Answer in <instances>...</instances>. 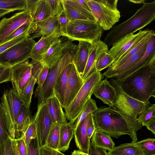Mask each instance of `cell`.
Here are the masks:
<instances>
[{"label":"cell","mask_w":155,"mask_h":155,"mask_svg":"<svg viewBox=\"0 0 155 155\" xmlns=\"http://www.w3.org/2000/svg\"><path fill=\"white\" fill-rule=\"evenodd\" d=\"M103 78L100 72L95 70L86 78L72 101L64 109L67 119L69 122L72 123L76 119Z\"/></svg>","instance_id":"obj_4"},{"label":"cell","mask_w":155,"mask_h":155,"mask_svg":"<svg viewBox=\"0 0 155 155\" xmlns=\"http://www.w3.org/2000/svg\"><path fill=\"white\" fill-rule=\"evenodd\" d=\"M49 70V68L44 64L36 78V82L38 84V86L36 88H39L42 86L46 80Z\"/></svg>","instance_id":"obj_47"},{"label":"cell","mask_w":155,"mask_h":155,"mask_svg":"<svg viewBox=\"0 0 155 155\" xmlns=\"http://www.w3.org/2000/svg\"><path fill=\"white\" fill-rule=\"evenodd\" d=\"M61 36L59 31H55L48 36L41 37L33 47L29 58L40 61L43 55Z\"/></svg>","instance_id":"obj_22"},{"label":"cell","mask_w":155,"mask_h":155,"mask_svg":"<svg viewBox=\"0 0 155 155\" xmlns=\"http://www.w3.org/2000/svg\"><path fill=\"white\" fill-rule=\"evenodd\" d=\"M109 82L116 91V96L111 107L125 114L135 121L141 123L137 117L150 106V103L139 101L128 95L122 90L115 79L111 78Z\"/></svg>","instance_id":"obj_8"},{"label":"cell","mask_w":155,"mask_h":155,"mask_svg":"<svg viewBox=\"0 0 155 155\" xmlns=\"http://www.w3.org/2000/svg\"><path fill=\"white\" fill-rule=\"evenodd\" d=\"M71 155H90L89 153L82 152L79 150H74L73 151Z\"/></svg>","instance_id":"obj_58"},{"label":"cell","mask_w":155,"mask_h":155,"mask_svg":"<svg viewBox=\"0 0 155 155\" xmlns=\"http://www.w3.org/2000/svg\"><path fill=\"white\" fill-rule=\"evenodd\" d=\"M75 45L69 39L62 41L60 38L52 44L43 55L40 61L50 69Z\"/></svg>","instance_id":"obj_15"},{"label":"cell","mask_w":155,"mask_h":155,"mask_svg":"<svg viewBox=\"0 0 155 155\" xmlns=\"http://www.w3.org/2000/svg\"><path fill=\"white\" fill-rule=\"evenodd\" d=\"M31 112L28 107L23 104L18 114L17 127L16 139L20 138L23 134L31 121Z\"/></svg>","instance_id":"obj_30"},{"label":"cell","mask_w":155,"mask_h":155,"mask_svg":"<svg viewBox=\"0 0 155 155\" xmlns=\"http://www.w3.org/2000/svg\"><path fill=\"white\" fill-rule=\"evenodd\" d=\"M60 126L53 124L46 140V146L57 150L59 144Z\"/></svg>","instance_id":"obj_36"},{"label":"cell","mask_w":155,"mask_h":155,"mask_svg":"<svg viewBox=\"0 0 155 155\" xmlns=\"http://www.w3.org/2000/svg\"><path fill=\"white\" fill-rule=\"evenodd\" d=\"M139 121L143 126H145L150 122L155 119V104L147 107L139 115Z\"/></svg>","instance_id":"obj_41"},{"label":"cell","mask_w":155,"mask_h":155,"mask_svg":"<svg viewBox=\"0 0 155 155\" xmlns=\"http://www.w3.org/2000/svg\"><path fill=\"white\" fill-rule=\"evenodd\" d=\"M16 139L9 136L0 142V155H15Z\"/></svg>","instance_id":"obj_38"},{"label":"cell","mask_w":155,"mask_h":155,"mask_svg":"<svg viewBox=\"0 0 155 155\" xmlns=\"http://www.w3.org/2000/svg\"><path fill=\"white\" fill-rule=\"evenodd\" d=\"M77 45H75L60 58L57 64L50 69L46 80L42 86L36 88L35 97L38 104L45 102L48 98L55 96L54 88L61 74L69 64L73 63V57Z\"/></svg>","instance_id":"obj_6"},{"label":"cell","mask_w":155,"mask_h":155,"mask_svg":"<svg viewBox=\"0 0 155 155\" xmlns=\"http://www.w3.org/2000/svg\"><path fill=\"white\" fill-rule=\"evenodd\" d=\"M97 108L95 100L91 98L85 104L74 120L72 123L70 122L72 124L74 130L88 114L92 113Z\"/></svg>","instance_id":"obj_34"},{"label":"cell","mask_w":155,"mask_h":155,"mask_svg":"<svg viewBox=\"0 0 155 155\" xmlns=\"http://www.w3.org/2000/svg\"><path fill=\"white\" fill-rule=\"evenodd\" d=\"M93 94L104 103L112 107L116 96V91L107 78L101 80L96 87Z\"/></svg>","instance_id":"obj_25"},{"label":"cell","mask_w":155,"mask_h":155,"mask_svg":"<svg viewBox=\"0 0 155 155\" xmlns=\"http://www.w3.org/2000/svg\"><path fill=\"white\" fill-rule=\"evenodd\" d=\"M26 1V9L29 10L31 13L32 18V24L45 20L51 16L47 0Z\"/></svg>","instance_id":"obj_21"},{"label":"cell","mask_w":155,"mask_h":155,"mask_svg":"<svg viewBox=\"0 0 155 155\" xmlns=\"http://www.w3.org/2000/svg\"><path fill=\"white\" fill-rule=\"evenodd\" d=\"M32 18L29 10L26 9L14 14L9 18L0 21V45L15 30L26 24H32Z\"/></svg>","instance_id":"obj_11"},{"label":"cell","mask_w":155,"mask_h":155,"mask_svg":"<svg viewBox=\"0 0 155 155\" xmlns=\"http://www.w3.org/2000/svg\"><path fill=\"white\" fill-rule=\"evenodd\" d=\"M118 82L130 96L143 102H150L151 97H155V60Z\"/></svg>","instance_id":"obj_2"},{"label":"cell","mask_w":155,"mask_h":155,"mask_svg":"<svg viewBox=\"0 0 155 155\" xmlns=\"http://www.w3.org/2000/svg\"><path fill=\"white\" fill-rule=\"evenodd\" d=\"M147 43L144 45L136 54L132 55L123 64L108 72L105 71L103 74L107 78H115L132 67L144 54Z\"/></svg>","instance_id":"obj_28"},{"label":"cell","mask_w":155,"mask_h":155,"mask_svg":"<svg viewBox=\"0 0 155 155\" xmlns=\"http://www.w3.org/2000/svg\"><path fill=\"white\" fill-rule=\"evenodd\" d=\"M26 0H0V9L23 11L26 9Z\"/></svg>","instance_id":"obj_35"},{"label":"cell","mask_w":155,"mask_h":155,"mask_svg":"<svg viewBox=\"0 0 155 155\" xmlns=\"http://www.w3.org/2000/svg\"><path fill=\"white\" fill-rule=\"evenodd\" d=\"M107 52L103 53L98 58L95 64L96 71L100 72L104 69L109 68L114 62V58Z\"/></svg>","instance_id":"obj_37"},{"label":"cell","mask_w":155,"mask_h":155,"mask_svg":"<svg viewBox=\"0 0 155 155\" xmlns=\"http://www.w3.org/2000/svg\"><path fill=\"white\" fill-rule=\"evenodd\" d=\"M89 153L90 155H109L106 149L101 147H95L91 143Z\"/></svg>","instance_id":"obj_52"},{"label":"cell","mask_w":155,"mask_h":155,"mask_svg":"<svg viewBox=\"0 0 155 155\" xmlns=\"http://www.w3.org/2000/svg\"><path fill=\"white\" fill-rule=\"evenodd\" d=\"M61 2L63 11L69 21H96L91 12L82 7L76 0H61Z\"/></svg>","instance_id":"obj_18"},{"label":"cell","mask_w":155,"mask_h":155,"mask_svg":"<svg viewBox=\"0 0 155 155\" xmlns=\"http://www.w3.org/2000/svg\"><path fill=\"white\" fill-rule=\"evenodd\" d=\"M32 68L29 59L11 67L12 88L20 96L31 77Z\"/></svg>","instance_id":"obj_13"},{"label":"cell","mask_w":155,"mask_h":155,"mask_svg":"<svg viewBox=\"0 0 155 155\" xmlns=\"http://www.w3.org/2000/svg\"><path fill=\"white\" fill-rule=\"evenodd\" d=\"M96 130L118 138L129 135L133 142L137 141V133L141 129V123L135 121L125 114L110 107H101L92 113Z\"/></svg>","instance_id":"obj_1"},{"label":"cell","mask_w":155,"mask_h":155,"mask_svg":"<svg viewBox=\"0 0 155 155\" xmlns=\"http://www.w3.org/2000/svg\"><path fill=\"white\" fill-rule=\"evenodd\" d=\"M31 24H25L21 25L9 35L6 38L3 43L9 41L19 36L25 32L29 31L31 27Z\"/></svg>","instance_id":"obj_48"},{"label":"cell","mask_w":155,"mask_h":155,"mask_svg":"<svg viewBox=\"0 0 155 155\" xmlns=\"http://www.w3.org/2000/svg\"><path fill=\"white\" fill-rule=\"evenodd\" d=\"M150 30L149 29L140 30L137 33L127 35L113 45L107 52L114 58L113 63L116 62L133 45L140 41Z\"/></svg>","instance_id":"obj_14"},{"label":"cell","mask_w":155,"mask_h":155,"mask_svg":"<svg viewBox=\"0 0 155 155\" xmlns=\"http://www.w3.org/2000/svg\"><path fill=\"white\" fill-rule=\"evenodd\" d=\"M146 127L154 135L155 134V119L148 124Z\"/></svg>","instance_id":"obj_55"},{"label":"cell","mask_w":155,"mask_h":155,"mask_svg":"<svg viewBox=\"0 0 155 155\" xmlns=\"http://www.w3.org/2000/svg\"><path fill=\"white\" fill-rule=\"evenodd\" d=\"M56 16L59 25L60 34L61 36H62L65 31L66 26L69 20L63 10Z\"/></svg>","instance_id":"obj_49"},{"label":"cell","mask_w":155,"mask_h":155,"mask_svg":"<svg viewBox=\"0 0 155 155\" xmlns=\"http://www.w3.org/2000/svg\"><path fill=\"white\" fill-rule=\"evenodd\" d=\"M83 83L73 63L71 64L62 107L65 109L72 101Z\"/></svg>","instance_id":"obj_17"},{"label":"cell","mask_w":155,"mask_h":155,"mask_svg":"<svg viewBox=\"0 0 155 155\" xmlns=\"http://www.w3.org/2000/svg\"><path fill=\"white\" fill-rule=\"evenodd\" d=\"M9 136L6 123L1 104H0V142Z\"/></svg>","instance_id":"obj_44"},{"label":"cell","mask_w":155,"mask_h":155,"mask_svg":"<svg viewBox=\"0 0 155 155\" xmlns=\"http://www.w3.org/2000/svg\"><path fill=\"white\" fill-rule=\"evenodd\" d=\"M95 19L103 30L110 29L120 17L118 0H87Z\"/></svg>","instance_id":"obj_5"},{"label":"cell","mask_w":155,"mask_h":155,"mask_svg":"<svg viewBox=\"0 0 155 155\" xmlns=\"http://www.w3.org/2000/svg\"><path fill=\"white\" fill-rule=\"evenodd\" d=\"M40 155H66L58 150L48 147L46 145L41 147Z\"/></svg>","instance_id":"obj_51"},{"label":"cell","mask_w":155,"mask_h":155,"mask_svg":"<svg viewBox=\"0 0 155 155\" xmlns=\"http://www.w3.org/2000/svg\"><path fill=\"white\" fill-rule=\"evenodd\" d=\"M13 11L12 10L0 9V18L7 14L13 12Z\"/></svg>","instance_id":"obj_57"},{"label":"cell","mask_w":155,"mask_h":155,"mask_svg":"<svg viewBox=\"0 0 155 155\" xmlns=\"http://www.w3.org/2000/svg\"><path fill=\"white\" fill-rule=\"evenodd\" d=\"M74 130L69 122L60 126L58 150L64 152L69 149L70 142L74 136Z\"/></svg>","instance_id":"obj_29"},{"label":"cell","mask_w":155,"mask_h":155,"mask_svg":"<svg viewBox=\"0 0 155 155\" xmlns=\"http://www.w3.org/2000/svg\"><path fill=\"white\" fill-rule=\"evenodd\" d=\"M91 44L84 41H79L73 55V63L81 78L88 60Z\"/></svg>","instance_id":"obj_23"},{"label":"cell","mask_w":155,"mask_h":155,"mask_svg":"<svg viewBox=\"0 0 155 155\" xmlns=\"http://www.w3.org/2000/svg\"><path fill=\"white\" fill-rule=\"evenodd\" d=\"M155 60V35L147 43L146 51L142 56L132 67L115 78L118 82L121 81L130 74L148 65Z\"/></svg>","instance_id":"obj_16"},{"label":"cell","mask_w":155,"mask_h":155,"mask_svg":"<svg viewBox=\"0 0 155 155\" xmlns=\"http://www.w3.org/2000/svg\"><path fill=\"white\" fill-rule=\"evenodd\" d=\"M23 135L26 146L28 145L37 136L36 124L34 117H31V121L27 127Z\"/></svg>","instance_id":"obj_42"},{"label":"cell","mask_w":155,"mask_h":155,"mask_svg":"<svg viewBox=\"0 0 155 155\" xmlns=\"http://www.w3.org/2000/svg\"><path fill=\"white\" fill-rule=\"evenodd\" d=\"M154 35H155V31L150 29V31L140 41L133 45L116 62L113 63L105 71H109L123 64L132 55L137 53Z\"/></svg>","instance_id":"obj_27"},{"label":"cell","mask_w":155,"mask_h":155,"mask_svg":"<svg viewBox=\"0 0 155 155\" xmlns=\"http://www.w3.org/2000/svg\"><path fill=\"white\" fill-rule=\"evenodd\" d=\"M76 1L84 8L91 12L87 0H76Z\"/></svg>","instance_id":"obj_56"},{"label":"cell","mask_w":155,"mask_h":155,"mask_svg":"<svg viewBox=\"0 0 155 155\" xmlns=\"http://www.w3.org/2000/svg\"><path fill=\"white\" fill-rule=\"evenodd\" d=\"M36 78L31 76L20 96L25 105L30 107L34 85L36 82Z\"/></svg>","instance_id":"obj_39"},{"label":"cell","mask_w":155,"mask_h":155,"mask_svg":"<svg viewBox=\"0 0 155 155\" xmlns=\"http://www.w3.org/2000/svg\"><path fill=\"white\" fill-rule=\"evenodd\" d=\"M40 147L37 136L26 146L27 155H40Z\"/></svg>","instance_id":"obj_45"},{"label":"cell","mask_w":155,"mask_h":155,"mask_svg":"<svg viewBox=\"0 0 155 155\" xmlns=\"http://www.w3.org/2000/svg\"><path fill=\"white\" fill-rule=\"evenodd\" d=\"M11 80V68L0 65V84Z\"/></svg>","instance_id":"obj_50"},{"label":"cell","mask_w":155,"mask_h":155,"mask_svg":"<svg viewBox=\"0 0 155 155\" xmlns=\"http://www.w3.org/2000/svg\"><path fill=\"white\" fill-rule=\"evenodd\" d=\"M91 143L94 146L102 148L109 151L115 147V143L109 134L96 130L91 138Z\"/></svg>","instance_id":"obj_33"},{"label":"cell","mask_w":155,"mask_h":155,"mask_svg":"<svg viewBox=\"0 0 155 155\" xmlns=\"http://www.w3.org/2000/svg\"><path fill=\"white\" fill-rule=\"evenodd\" d=\"M143 155H155V139L148 138L136 142Z\"/></svg>","instance_id":"obj_40"},{"label":"cell","mask_w":155,"mask_h":155,"mask_svg":"<svg viewBox=\"0 0 155 155\" xmlns=\"http://www.w3.org/2000/svg\"><path fill=\"white\" fill-rule=\"evenodd\" d=\"M108 46L101 39L93 41L91 44L87 64L81 79L83 82L95 71V64L98 58L103 53L108 51Z\"/></svg>","instance_id":"obj_20"},{"label":"cell","mask_w":155,"mask_h":155,"mask_svg":"<svg viewBox=\"0 0 155 155\" xmlns=\"http://www.w3.org/2000/svg\"><path fill=\"white\" fill-rule=\"evenodd\" d=\"M1 100L9 135L16 139L18 114L22 105L24 103L12 88L4 91Z\"/></svg>","instance_id":"obj_9"},{"label":"cell","mask_w":155,"mask_h":155,"mask_svg":"<svg viewBox=\"0 0 155 155\" xmlns=\"http://www.w3.org/2000/svg\"><path fill=\"white\" fill-rule=\"evenodd\" d=\"M33 117L36 122L37 136L41 147L45 145L48 134L53 124L45 102L38 104L37 111Z\"/></svg>","instance_id":"obj_12"},{"label":"cell","mask_w":155,"mask_h":155,"mask_svg":"<svg viewBox=\"0 0 155 155\" xmlns=\"http://www.w3.org/2000/svg\"><path fill=\"white\" fill-rule=\"evenodd\" d=\"M28 31L25 32L19 36L0 45V54L14 45L30 37Z\"/></svg>","instance_id":"obj_43"},{"label":"cell","mask_w":155,"mask_h":155,"mask_svg":"<svg viewBox=\"0 0 155 155\" xmlns=\"http://www.w3.org/2000/svg\"><path fill=\"white\" fill-rule=\"evenodd\" d=\"M103 29L96 21L78 20L69 21L62 36L72 41L77 40L91 43L100 40Z\"/></svg>","instance_id":"obj_7"},{"label":"cell","mask_w":155,"mask_h":155,"mask_svg":"<svg viewBox=\"0 0 155 155\" xmlns=\"http://www.w3.org/2000/svg\"><path fill=\"white\" fill-rule=\"evenodd\" d=\"M71 64L68 65L63 71L55 84L54 93L62 105L68 82L69 72Z\"/></svg>","instance_id":"obj_31"},{"label":"cell","mask_w":155,"mask_h":155,"mask_svg":"<svg viewBox=\"0 0 155 155\" xmlns=\"http://www.w3.org/2000/svg\"><path fill=\"white\" fill-rule=\"evenodd\" d=\"M53 124L61 126L67 123V118L62 107L55 96L45 101Z\"/></svg>","instance_id":"obj_26"},{"label":"cell","mask_w":155,"mask_h":155,"mask_svg":"<svg viewBox=\"0 0 155 155\" xmlns=\"http://www.w3.org/2000/svg\"><path fill=\"white\" fill-rule=\"evenodd\" d=\"M60 32V28L57 16H51L43 21L32 24L28 31L30 37L32 39L48 36L54 32Z\"/></svg>","instance_id":"obj_19"},{"label":"cell","mask_w":155,"mask_h":155,"mask_svg":"<svg viewBox=\"0 0 155 155\" xmlns=\"http://www.w3.org/2000/svg\"><path fill=\"white\" fill-rule=\"evenodd\" d=\"M51 16H56L63 10L61 0H47Z\"/></svg>","instance_id":"obj_46"},{"label":"cell","mask_w":155,"mask_h":155,"mask_svg":"<svg viewBox=\"0 0 155 155\" xmlns=\"http://www.w3.org/2000/svg\"><path fill=\"white\" fill-rule=\"evenodd\" d=\"M16 140L20 155H27V150L24 141V135H22L19 139Z\"/></svg>","instance_id":"obj_54"},{"label":"cell","mask_w":155,"mask_h":155,"mask_svg":"<svg viewBox=\"0 0 155 155\" xmlns=\"http://www.w3.org/2000/svg\"><path fill=\"white\" fill-rule=\"evenodd\" d=\"M15 155H21L18 149L16 140L15 146Z\"/></svg>","instance_id":"obj_60"},{"label":"cell","mask_w":155,"mask_h":155,"mask_svg":"<svg viewBox=\"0 0 155 155\" xmlns=\"http://www.w3.org/2000/svg\"><path fill=\"white\" fill-rule=\"evenodd\" d=\"M128 1L130 2L136 4H143L145 2L144 0H129Z\"/></svg>","instance_id":"obj_59"},{"label":"cell","mask_w":155,"mask_h":155,"mask_svg":"<svg viewBox=\"0 0 155 155\" xmlns=\"http://www.w3.org/2000/svg\"><path fill=\"white\" fill-rule=\"evenodd\" d=\"M36 42L29 37L0 54V65L11 68L29 59Z\"/></svg>","instance_id":"obj_10"},{"label":"cell","mask_w":155,"mask_h":155,"mask_svg":"<svg viewBox=\"0 0 155 155\" xmlns=\"http://www.w3.org/2000/svg\"><path fill=\"white\" fill-rule=\"evenodd\" d=\"M155 19V1L145 2L130 18L112 27L103 41L110 47L127 35L141 30Z\"/></svg>","instance_id":"obj_3"},{"label":"cell","mask_w":155,"mask_h":155,"mask_svg":"<svg viewBox=\"0 0 155 155\" xmlns=\"http://www.w3.org/2000/svg\"><path fill=\"white\" fill-rule=\"evenodd\" d=\"M96 130L92 117V114L88 122L87 127V134L88 140L91 141V138Z\"/></svg>","instance_id":"obj_53"},{"label":"cell","mask_w":155,"mask_h":155,"mask_svg":"<svg viewBox=\"0 0 155 155\" xmlns=\"http://www.w3.org/2000/svg\"><path fill=\"white\" fill-rule=\"evenodd\" d=\"M92 113L88 114L75 129L74 136L77 147L79 150L89 153L91 141L88 140L87 134V127Z\"/></svg>","instance_id":"obj_24"},{"label":"cell","mask_w":155,"mask_h":155,"mask_svg":"<svg viewBox=\"0 0 155 155\" xmlns=\"http://www.w3.org/2000/svg\"><path fill=\"white\" fill-rule=\"evenodd\" d=\"M109 155H143L136 142L123 143L108 151Z\"/></svg>","instance_id":"obj_32"}]
</instances>
